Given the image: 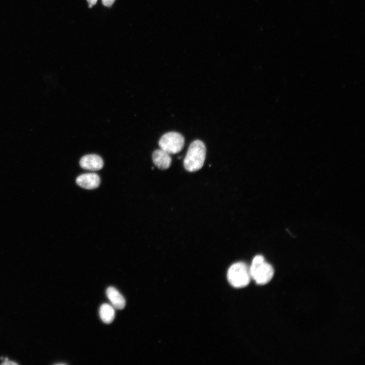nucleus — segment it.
I'll return each mask as SVG.
<instances>
[{
  "mask_svg": "<svg viewBox=\"0 0 365 365\" xmlns=\"http://www.w3.org/2000/svg\"><path fill=\"white\" fill-rule=\"evenodd\" d=\"M227 278L233 287H245L249 284L251 278L249 268L243 262L235 263L229 268Z\"/></svg>",
  "mask_w": 365,
  "mask_h": 365,
  "instance_id": "7ed1b4c3",
  "label": "nucleus"
},
{
  "mask_svg": "<svg viewBox=\"0 0 365 365\" xmlns=\"http://www.w3.org/2000/svg\"><path fill=\"white\" fill-rule=\"evenodd\" d=\"M115 310L111 305L104 303L100 306L99 315L105 323H111L115 318Z\"/></svg>",
  "mask_w": 365,
  "mask_h": 365,
  "instance_id": "1a4fd4ad",
  "label": "nucleus"
},
{
  "mask_svg": "<svg viewBox=\"0 0 365 365\" xmlns=\"http://www.w3.org/2000/svg\"><path fill=\"white\" fill-rule=\"evenodd\" d=\"M2 364L9 365V364H18V363L12 360H6L2 363Z\"/></svg>",
  "mask_w": 365,
  "mask_h": 365,
  "instance_id": "9b49d317",
  "label": "nucleus"
},
{
  "mask_svg": "<svg viewBox=\"0 0 365 365\" xmlns=\"http://www.w3.org/2000/svg\"><path fill=\"white\" fill-rule=\"evenodd\" d=\"M106 295L112 305L118 309H123L126 304L123 296L113 286L108 287L106 289Z\"/></svg>",
  "mask_w": 365,
  "mask_h": 365,
  "instance_id": "6e6552de",
  "label": "nucleus"
},
{
  "mask_svg": "<svg viewBox=\"0 0 365 365\" xmlns=\"http://www.w3.org/2000/svg\"><path fill=\"white\" fill-rule=\"evenodd\" d=\"M251 278L259 284H265L269 282L274 275L272 266L265 262L261 255H257L252 260L249 268Z\"/></svg>",
  "mask_w": 365,
  "mask_h": 365,
  "instance_id": "f03ea898",
  "label": "nucleus"
},
{
  "mask_svg": "<svg viewBox=\"0 0 365 365\" xmlns=\"http://www.w3.org/2000/svg\"><path fill=\"white\" fill-rule=\"evenodd\" d=\"M152 159L154 164L161 169H167L171 163L170 154L161 149L153 152Z\"/></svg>",
  "mask_w": 365,
  "mask_h": 365,
  "instance_id": "0eeeda50",
  "label": "nucleus"
},
{
  "mask_svg": "<svg viewBox=\"0 0 365 365\" xmlns=\"http://www.w3.org/2000/svg\"><path fill=\"white\" fill-rule=\"evenodd\" d=\"M80 165L84 169L97 171L101 169L103 166L102 158L95 154H89L81 158Z\"/></svg>",
  "mask_w": 365,
  "mask_h": 365,
  "instance_id": "39448f33",
  "label": "nucleus"
},
{
  "mask_svg": "<svg viewBox=\"0 0 365 365\" xmlns=\"http://www.w3.org/2000/svg\"><path fill=\"white\" fill-rule=\"evenodd\" d=\"M89 4L93 6L96 4L97 0H87Z\"/></svg>",
  "mask_w": 365,
  "mask_h": 365,
  "instance_id": "f8f14e48",
  "label": "nucleus"
},
{
  "mask_svg": "<svg viewBox=\"0 0 365 365\" xmlns=\"http://www.w3.org/2000/svg\"><path fill=\"white\" fill-rule=\"evenodd\" d=\"M185 144V139L180 133L176 132H169L164 134L159 141L161 149L169 154L179 153Z\"/></svg>",
  "mask_w": 365,
  "mask_h": 365,
  "instance_id": "20e7f679",
  "label": "nucleus"
},
{
  "mask_svg": "<svg viewBox=\"0 0 365 365\" xmlns=\"http://www.w3.org/2000/svg\"><path fill=\"white\" fill-rule=\"evenodd\" d=\"M76 182L80 187L86 189H94L100 184V179L95 173H86L79 175Z\"/></svg>",
  "mask_w": 365,
  "mask_h": 365,
  "instance_id": "423d86ee",
  "label": "nucleus"
},
{
  "mask_svg": "<svg viewBox=\"0 0 365 365\" xmlns=\"http://www.w3.org/2000/svg\"><path fill=\"white\" fill-rule=\"evenodd\" d=\"M115 1V0H102L103 5L106 7L111 6Z\"/></svg>",
  "mask_w": 365,
  "mask_h": 365,
  "instance_id": "9d476101",
  "label": "nucleus"
},
{
  "mask_svg": "<svg viewBox=\"0 0 365 365\" xmlns=\"http://www.w3.org/2000/svg\"><path fill=\"white\" fill-rule=\"evenodd\" d=\"M206 152L205 145L202 141L196 140L193 141L188 148L184 160L185 168L189 172L200 169L205 160Z\"/></svg>",
  "mask_w": 365,
  "mask_h": 365,
  "instance_id": "f257e3e1",
  "label": "nucleus"
}]
</instances>
